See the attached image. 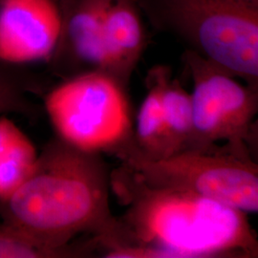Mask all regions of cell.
I'll return each instance as SVG.
<instances>
[{"instance_id": "6da1fadb", "label": "cell", "mask_w": 258, "mask_h": 258, "mask_svg": "<svg viewBox=\"0 0 258 258\" xmlns=\"http://www.w3.org/2000/svg\"><path fill=\"white\" fill-rule=\"evenodd\" d=\"M125 200V234L135 244L115 257H203L257 253L246 213L203 196L146 184L123 169L113 177Z\"/></svg>"}, {"instance_id": "7a4b0ae2", "label": "cell", "mask_w": 258, "mask_h": 258, "mask_svg": "<svg viewBox=\"0 0 258 258\" xmlns=\"http://www.w3.org/2000/svg\"><path fill=\"white\" fill-rule=\"evenodd\" d=\"M95 153L61 139L37 156L27 178L0 201L4 223L24 232L58 257L76 254L68 243L82 232L100 237L113 231L107 178Z\"/></svg>"}, {"instance_id": "3957f363", "label": "cell", "mask_w": 258, "mask_h": 258, "mask_svg": "<svg viewBox=\"0 0 258 258\" xmlns=\"http://www.w3.org/2000/svg\"><path fill=\"white\" fill-rule=\"evenodd\" d=\"M154 28L257 87L258 10L229 0H137Z\"/></svg>"}, {"instance_id": "277c9868", "label": "cell", "mask_w": 258, "mask_h": 258, "mask_svg": "<svg viewBox=\"0 0 258 258\" xmlns=\"http://www.w3.org/2000/svg\"><path fill=\"white\" fill-rule=\"evenodd\" d=\"M118 154L123 167L146 184L185 190L245 213L258 211L257 166L242 150L190 148L148 158L128 143Z\"/></svg>"}, {"instance_id": "5b68a950", "label": "cell", "mask_w": 258, "mask_h": 258, "mask_svg": "<svg viewBox=\"0 0 258 258\" xmlns=\"http://www.w3.org/2000/svg\"><path fill=\"white\" fill-rule=\"evenodd\" d=\"M124 89L101 71L65 79L45 97L47 113L59 139L89 153L125 146L131 121Z\"/></svg>"}, {"instance_id": "8992f818", "label": "cell", "mask_w": 258, "mask_h": 258, "mask_svg": "<svg viewBox=\"0 0 258 258\" xmlns=\"http://www.w3.org/2000/svg\"><path fill=\"white\" fill-rule=\"evenodd\" d=\"M184 56L194 83L190 101L196 148L227 141L231 148L243 150L257 109V87L241 84L192 51L186 50Z\"/></svg>"}, {"instance_id": "52a82bcc", "label": "cell", "mask_w": 258, "mask_h": 258, "mask_svg": "<svg viewBox=\"0 0 258 258\" xmlns=\"http://www.w3.org/2000/svg\"><path fill=\"white\" fill-rule=\"evenodd\" d=\"M60 30L56 0H3L0 3V59L24 65L48 60Z\"/></svg>"}, {"instance_id": "ba28073f", "label": "cell", "mask_w": 258, "mask_h": 258, "mask_svg": "<svg viewBox=\"0 0 258 258\" xmlns=\"http://www.w3.org/2000/svg\"><path fill=\"white\" fill-rule=\"evenodd\" d=\"M103 1L56 0L60 30L55 50L47 60L53 73L68 79L101 70Z\"/></svg>"}, {"instance_id": "9c48e42d", "label": "cell", "mask_w": 258, "mask_h": 258, "mask_svg": "<svg viewBox=\"0 0 258 258\" xmlns=\"http://www.w3.org/2000/svg\"><path fill=\"white\" fill-rule=\"evenodd\" d=\"M143 12L137 0H104L101 72L127 86L147 46Z\"/></svg>"}, {"instance_id": "30bf717a", "label": "cell", "mask_w": 258, "mask_h": 258, "mask_svg": "<svg viewBox=\"0 0 258 258\" xmlns=\"http://www.w3.org/2000/svg\"><path fill=\"white\" fill-rule=\"evenodd\" d=\"M162 102L166 126L167 156L196 148L190 95L172 78L166 66H159Z\"/></svg>"}, {"instance_id": "8fae6325", "label": "cell", "mask_w": 258, "mask_h": 258, "mask_svg": "<svg viewBox=\"0 0 258 258\" xmlns=\"http://www.w3.org/2000/svg\"><path fill=\"white\" fill-rule=\"evenodd\" d=\"M37 156L30 139L6 116H0V201L25 181Z\"/></svg>"}, {"instance_id": "7c38bea8", "label": "cell", "mask_w": 258, "mask_h": 258, "mask_svg": "<svg viewBox=\"0 0 258 258\" xmlns=\"http://www.w3.org/2000/svg\"><path fill=\"white\" fill-rule=\"evenodd\" d=\"M147 79L148 94L139 111L136 128L137 144H133V146L144 156L163 158L167 156L168 150L159 66L149 71Z\"/></svg>"}, {"instance_id": "4fadbf2b", "label": "cell", "mask_w": 258, "mask_h": 258, "mask_svg": "<svg viewBox=\"0 0 258 258\" xmlns=\"http://www.w3.org/2000/svg\"><path fill=\"white\" fill-rule=\"evenodd\" d=\"M42 89L41 80L24 65L0 59V116L18 114L29 119L36 117L37 105L30 97L40 94Z\"/></svg>"}, {"instance_id": "5bb4252c", "label": "cell", "mask_w": 258, "mask_h": 258, "mask_svg": "<svg viewBox=\"0 0 258 258\" xmlns=\"http://www.w3.org/2000/svg\"><path fill=\"white\" fill-rule=\"evenodd\" d=\"M58 257L53 250L24 232L0 223V258Z\"/></svg>"}, {"instance_id": "9a60e30c", "label": "cell", "mask_w": 258, "mask_h": 258, "mask_svg": "<svg viewBox=\"0 0 258 258\" xmlns=\"http://www.w3.org/2000/svg\"><path fill=\"white\" fill-rule=\"evenodd\" d=\"M229 1L245 8L258 10V0H229Z\"/></svg>"}, {"instance_id": "2e32d148", "label": "cell", "mask_w": 258, "mask_h": 258, "mask_svg": "<svg viewBox=\"0 0 258 258\" xmlns=\"http://www.w3.org/2000/svg\"><path fill=\"white\" fill-rule=\"evenodd\" d=\"M2 1H3V0H0V3H1V2H2Z\"/></svg>"}]
</instances>
